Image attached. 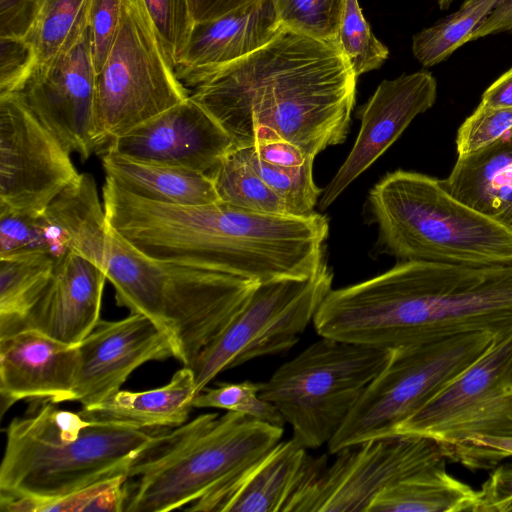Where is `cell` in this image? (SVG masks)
Wrapping results in <instances>:
<instances>
[{
    "mask_svg": "<svg viewBox=\"0 0 512 512\" xmlns=\"http://www.w3.org/2000/svg\"><path fill=\"white\" fill-rule=\"evenodd\" d=\"M237 148L266 184L285 202L291 216H307L314 208L322 190L313 179L314 159L301 166L282 167L259 159L250 146Z\"/></svg>",
    "mask_w": 512,
    "mask_h": 512,
    "instance_id": "obj_32",
    "label": "cell"
},
{
    "mask_svg": "<svg viewBox=\"0 0 512 512\" xmlns=\"http://www.w3.org/2000/svg\"><path fill=\"white\" fill-rule=\"evenodd\" d=\"M16 94L70 153L86 160L96 152V70L87 21Z\"/></svg>",
    "mask_w": 512,
    "mask_h": 512,
    "instance_id": "obj_14",
    "label": "cell"
},
{
    "mask_svg": "<svg viewBox=\"0 0 512 512\" xmlns=\"http://www.w3.org/2000/svg\"><path fill=\"white\" fill-rule=\"evenodd\" d=\"M443 446L448 460L470 470H491L512 458V438L476 435Z\"/></svg>",
    "mask_w": 512,
    "mask_h": 512,
    "instance_id": "obj_39",
    "label": "cell"
},
{
    "mask_svg": "<svg viewBox=\"0 0 512 512\" xmlns=\"http://www.w3.org/2000/svg\"><path fill=\"white\" fill-rule=\"evenodd\" d=\"M208 175L221 202L257 213L289 215L282 198L237 148L232 147Z\"/></svg>",
    "mask_w": 512,
    "mask_h": 512,
    "instance_id": "obj_28",
    "label": "cell"
},
{
    "mask_svg": "<svg viewBox=\"0 0 512 512\" xmlns=\"http://www.w3.org/2000/svg\"><path fill=\"white\" fill-rule=\"evenodd\" d=\"M437 98V82L425 70L383 80L358 111L359 133L351 151L322 190L319 209L328 208L401 136Z\"/></svg>",
    "mask_w": 512,
    "mask_h": 512,
    "instance_id": "obj_16",
    "label": "cell"
},
{
    "mask_svg": "<svg viewBox=\"0 0 512 512\" xmlns=\"http://www.w3.org/2000/svg\"><path fill=\"white\" fill-rule=\"evenodd\" d=\"M313 325L321 337L384 350L470 332L504 338L512 334V264L399 261L331 289Z\"/></svg>",
    "mask_w": 512,
    "mask_h": 512,
    "instance_id": "obj_2",
    "label": "cell"
},
{
    "mask_svg": "<svg viewBox=\"0 0 512 512\" xmlns=\"http://www.w3.org/2000/svg\"><path fill=\"white\" fill-rule=\"evenodd\" d=\"M376 247L399 261L512 264V231L454 197L441 180L398 169L369 191Z\"/></svg>",
    "mask_w": 512,
    "mask_h": 512,
    "instance_id": "obj_5",
    "label": "cell"
},
{
    "mask_svg": "<svg viewBox=\"0 0 512 512\" xmlns=\"http://www.w3.org/2000/svg\"><path fill=\"white\" fill-rule=\"evenodd\" d=\"M261 387L262 383L244 381L204 388L196 395L193 408H218L283 426L284 420L278 410L260 396Z\"/></svg>",
    "mask_w": 512,
    "mask_h": 512,
    "instance_id": "obj_36",
    "label": "cell"
},
{
    "mask_svg": "<svg viewBox=\"0 0 512 512\" xmlns=\"http://www.w3.org/2000/svg\"><path fill=\"white\" fill-rule=\"evenodd\" d=\"M495 339L501 338L470 332L391 350L384 368L328 442L329 452L394 435L399 424L476 361Z\"/></svg>",
    "mask_w": 512,
    "mask_h": 512,
    "instance_id": "obj_8",
    "label": "cell"
},
{
    "mask_svg": "<svg viewBox=\"0 0 512 512\" xmlns=\"http://www.w3.org/2000/svg\"><path fill=\"white\" fill-rule=\"evenodd\" d=\"M477 491L446 466L404 479L379 494L368 512H476Z\"/></svg>",
    "mask_w": 512,
    "mask_h": 512,
    "instance_id": "obj_26",
    "label": "cell"
},
{
    "mask_svg": "<svg viewBox=\"0 0 512 512\" xmlns=\"http://www.w3.org/2000/svg\"><path fill=\"white\" fill-rule=\"evenodd\" d=\"M356 84L337 39L283 26L265 46L209 73L190 95L233 147L285 141L315 158L345 141Z\"/></svg>",
    "mask_w": 512,
    "mask_h": 512,
    "instance_id": "obj_1",
    "label": "cell"
},
{
    "mask_svg": "<svg viewBox=\"0 0 512 512\" xmlns=\"http://www.w3.org/2000/svg\"><path fill=\"white\" fill-rule=\"evenodd\" d=\"M103 270L117 304L165 331L184 366L224 329L258 284L148 257L109 226Z\"/></svg>",
    "mask_w": 512,
    "mask_h": 512,
    "instance_id": "obj_6",
    "label": "cell"
},
{
    "mask_svg": "<svg viewBox=\"0 0 512 512\" xmlns=\"http://www.w3.org/2000/svg\"><path fill=\"white\" fill-rule=\"evenodd\" d=\"M46 401L6 428L0 495L53 500L127 471L156 431L92 422Z\"/></svg>",
    "mask_w": 512,
    "mask_h": 512,
    "instance_id": "obj_4",
    "label": "cell"
},
{
    "mask_svg": "<svg viewBox=\"0 0 512 512\" xmlns=\"http://www.w3.org/2000/svg\"><path fill=\"white\" fill-rule=\"evenodd\" d=\"M43 252L56 261L70 252L63 231L45 214L0 212V257Z\"/></svg>",
    "mask_w": 512,
    "mask_h": 512,
    "instance_id": "obj_30",
    "label": "cell"
},
{
    "mask_svg": "<svg viewBox=\"0 0 512 512\" xmlns=\"http://www.w3.org/2000/svg\"><path fill=\"white\" fill-rule=\"evenodd\" d=\"M321 458L284 512H368L386 489L416 474L446 466L445 448L419 434H394Z\"/></svg>",
    "mask_w": 512,
    "mask_h": 512,
    "instance_id": "obj_11",
    "label": "cell"
},
{
    "mask_svg": "<svg viewBox=\"0 0 512 512\" xmlns=\"http://www.w3.org/2000/svg\"><path fill=\"white\" fill-rule=\"evenodd\" d=\"M78 176L70 152L19 96H0V212L42 213Z\"/></svg>",
    "mask_w": 512,
    "mask_h": 512,
    "instance_id": "obj_13",
    "label": "cell"
},
{
    "mask_svg": "<svg viewBox=\"0 0 512 512\" xmlns=\"http://www.w3.org/2000/svg\"><path fill=\"white\" fill-rule=\"evenodd\" d=\"M324 262L310 278L259 283L224 329L188 366L201 392L221 372L292 348L332 289Z\"/></svg>",
    "mask_w": 512,
    "mask_h": 512,
    "instance_id": "obj_10",
    "label": "cell"
},
{
    "mask_svg": "<svg viewBox=\"0 0 512 512\" xmlns=\"http://www.w3.org/2000/svg\"><path fill=\"white\" fill-rule=\"evenodd\" d=\"M106 280L102 268L69 252L56 262L49 284L18 331L33 329L77 345L100 320Z\"/></svg>",
    "mask_w": 512,
    "mask_h": 512,
    "instance_id": "obj_20",
    "label": "cell"
},
{
    "mask_svg": "<svg viewBox=\"0 0 512 512\" xmlns=\"http://www.w3.org/2000/svg\"><path fill=\"white\" fill-rule=\"evenodd\" d=\"M337 41L357 77L380 68L389 55L388 48L372 33L358 0L345 1Z\"/></svg>",
    "mask_w": 512,
    "mask_h": 512,
    "instance_id": "obj_33",
    "label": "cell"
},
{
    "mask_svg": "<svg viewBox=\"0 0 512 512\" xmlns=\"http://www.w3.org/2000/svg\"><path fill=\"white\" fill-rule=\"evenodd\" d=\"M76 348L73 401L82 406L97 404L119 391L139 366L175 358L168 334L140 313L116 321L99 320Z\"/></svg>",
    "mask_w": 512,
    "mask_h": 512,
    "instance_id": "obj_15",
    "label": "cell"
},
{
    "mask_svg": "<svg viewBox=\"0 0 512 512\" xmlns=\"http://www.w3.org/2000/svg\"><path fill=\"white\" fill-rule=\"evenodd\" d=\"M441 182L454 197L512 231V129L479 151L458 155Z\"/></svg>",
    "mask_w": 512,
    "mask_h": 512,
    "instance_id": "obj_23",
    "label": "cell"
},
{
    "mask_svg": "<svg viewBox=\"0 0 512 512\" xmlns=\"http://www.w3.org/2000/svg\"><path fill=\"white\" fill-rule=\"evenodd\" d=\"M319 459L293 437L279 441L262 458L222 488L195 501L188 511L284 512Z\"/></svg>",
    "mask_w": 512,
    "mask_h": 512,
    "instance_id": "obj_21",
    "label": "cell"
},
{
    "mask_svg": "<svg viewBox=\"0 0 512 512\" xmlns=\"http://www.w3.org/2000/svg\"><path fill=\"white\" fill-rule=\"evenodd\" d=\"M390 354L321 337L262 383L260 396L291 426L295 440L315 449L334 437Z\"/></svg>",
    "mask_w": 512,
    "mask_h": 512,
    "instance_id": "obj_7",
    "label": "cell"
},
{
    "mask_svg": "<svg viewBox=\"0 0 512 512\" xmlns=\"http://www.w3.org/2000/svg\"><path fill=\"white\" fill-rule=\"evenodd\" d=\"M477 497L476 512L512 511V461H503L491 469Z\"/></svg>",
    "mask_w": 512,
    "mask_h": 512,
    "instance_id": "obj_41",
    "label": "cell"
},
{
    "mask_svg": "<svg viewBox=\"0 0 512 512\" xmlns=\"http://www.w3.org/2000/svg\"><path fill=\"white\" fill-rule=\"evenodd\" d=\"M89 0H41L35 25L27 37L37 53V66L50 62L87 21Z\"/></svg>",
    "mask_w": 512,
    "mask_h": 512,
    "instance_id": "obj_31",
    "label": "cell"
},
{
    "mask_svg": "<svg viewBox=\"0 0 512 512\" xmlns=\"http://www.w3.org/2000/svg\"><path fill=\"white\" fill-rule=\"evenodd\" d=\"M450 444L471 436L512 438V334L495 339L468 368L395 429Z\"/></svg>",
    "mask_w": 512,
    "mask_h": 512,
    "instance_id": "obj_12",
    "label": "cell"
},
{
    "mask_svg": "<svg viewBox=\"0 0 512 512\" xmlns=\"http://www.w3.org/2000/svg\"><path fill=\"white\" fill-rule=\"evenodd\" d=\"M497 2L498 0H464L456 12L413 36L414 57L424 67L446 60L454 51L470 42L472 34Z\"/></svg>",
    "mask_w": 512,
    "mask_h": 512,
    "instance_id": "obj_29",
    "label": "cell"
},
{
    "mask_svg": "<svg viewBox=\"0 0 512 512\" xmlns=\"http://www.w3.org/2000/svg\"><path fill=\"white\" fill-rule=\"evenodd\" d=\"M37 66V53L27 38L0 37V96L18 93Z\"/></svg>",
    "mask_w": 512,
    "mask_h": 512,
    "instance_id": "obj_40",
    "label": "cell"
},
{
    "mask_svg": "<svg viewBox=\"0 0 512 512\" xmlns=\"http://www.w3.org/2000/svg\"><path fill=\"white\" fill-rule=\"evenodd\" d=\"M198 394L192 369L184 366L164 386L145 391L119 390L105 400L82 406L84 419L148 431L184 424Z\"/></svg>",
    "mask_w": 512,
    "mask_h": 512,
    "instance_id": "obj_22",
    "label": "cell"
},
{
    "mask_svg": "<svg viewBox=\"0 0 512 512\" xmlns=\"http://www.w3.org/2000/svg\"><path fill=\"white\" fill-rule=\"evenodd\" d=\"M41 0H0V37L27 38L31 33Z\"/></svg>",
    "mask_w": 512,
    "mask_h": 512,
    "instance_id": "obj_42",
    "label": "cell"
},
{
    "mask_svg": "<svg viewBox=\"0 0 512 512\" xmlns=\"http://www.w3.org/2000/svg\"><path fill=\"white\" fill-rule=\"evenodd\" d=\"M77 348L33 329L0 337L2 411L23 399L73 401Z\"/></svg>",
    "mask_w": 512,
    "mask_h": 512,
    "instance_id": "obj_18",
    "label": "cell"
},
{
    "mask_svg": "<svg viewBox=\"0 0 512 512\" xmlns=\"http://www.w3.org/2000/svg\"><path fill=\"white\" fill-rule=\"evenodd\" d=\"M250 147L259 159L271 165L296 167L314 159L308 157L297 146L285 141L261 142Z\"/></svg>",
    "mask_w": 512,
    "mask_h": 512,
    "instance_id": "obj_43",
    "label": "cell"
},
{
    "mask_svg": "<svg viewBox=\"0 0 512 512\" xmlns=\"http://www.w3.org/2000/svg\"><path fill=\"white\" fill-rule=\"evenodd\" d=\"M189 96L137 1L125 0L118 34L96 73V152Z\"/></svg>",
    "mask_w": 512,
    "mask_h": 512,
    "instance_id": "obj_9",
    "label": "cell"
},
{
    "mask_svg": "<svg viewBox=\"0 0 512 512\" xmlns=\"http://www.w3.org/2000/svg\"><path fill=\"white\" fill-rule=\"evenodd\" d=\"M282 27L272 0H254L216 19L193 23L174 73L185 87L194 88L215 69L265 46Z\"/></svg>",
    "mask_w": 512,
    "mask_h": 512,
    "instance_id": "obj_19",
    "label": "cell"
},
{
    "mask_svg": "<svg viewBox=\"0 0 512 512\" xmlns=\"http://www.w3.org/2000/svg\"><path fill=\"white\" fill-rule=\"evenodd\" d=\"M44 212L67 237L70 252L103 269L108 225L92 175L79 174Z\"/></svg>",
    "mask_w": 512,
    "mask_h": 512,
    "instance_id": "obj_25",
    "label": "cell"
},
{
    "mask_svg": "<svg viewBox=\"0 0 512 512\" xmlns=\"http://www.w3.org/2000/svg\"><path fill=\"white\" fill-rule=\"evenodd\" d=\"M346 0H272L282 26L322 40H335Z\"/></svg>",
    "mask_w": 512,
    "mask_h": 512,
    "instance_id": "obj_34",
    "label": "cell"
},
{
    "mask_svg": "<svg viewBox=\"0 0 512 512\" xmlns=\"http://www.w3.org/2000/svg\"><path fill=\"white\" fill-rule=\"evenodd\" d=\"M232 147L229 134L190 95L116 137L104 151L209 174Z\"/></svg>",
    "mask_w": 512,
    "mask_h": 512,
    "instance_id": "obj_17",
    "label": "cell"
},
{
    "mask_svg": "<svg viewBox=\"0 0 512 512\" xmlns=\"http://www.w3.org/2000/svg\"><path fill=\"white\" fill-rule=\"evenodd\" d=\"M283 435V426L241 413H205L157 433L136 455L124 484L125 512H166L237 478Z\"/></svg>",
    "mask_w": 512,
    "mask_h": 512,
    "instance_id": "obj_3",
    "label": "cell"
},
{
    "mask_svg": "<svg viewBox=\"0 0 512 512\" xmlns=\"http://www.w3.org/2000/svg\"><path fill=\"white\" fill-rule=\"evenodd\" d=\"M503 32H512V0H498L484 22L472 34L470 41Z\"/></svg>",
    "mask_w": 512,
    "mask_h": 512,
    "instance_id": "obj_44",
    "label": "cell"
},
{
    "mask_svg": "<svg viewBox=\"0 0 512 512\" xmlns=\"http://www.w3.org/2000/svg\"><path fill=\"white\" fill-rule=\"evenodd\" d=\"M56 262L43 252L0 257V337L18 331L49 284Z\"/></svg>",
    "mask_w": 512,
    "mask_h": 512,
    "instance_id": "obj_27",
    "label": "cell"
},
{
    "mask_svg": "<svg viewBox=\"0 0 512 512\" xmlns=\"http://www.w3.org/2000/svg\"><path fill=\"white\" fill-rule=\"evenodd\" d=\"M455 0H438V4L441 9H447Z\"/></svg>",
    "mask_w": 512,
    "mask_h": 512,
    "instance_id": "obj_47",
    "label": "cell"
},
{
    "mask_svg": "<svg viewBox=\"0 0 512 512\" xmlns=\"http://www.w3.org/2000/svg\"><path fill=\"white\" fill-rule=\"evenodd\" d=\"M125 0H89L87 24L96 73L102 68L118 34Z\"/></svg>",
    "mask_w": 512,
    "mask_h": 512,
    "instance_id": "obj_38",
    "label": "cell"
},
{
    "mask_svg": "<svg viewBox=\"0 0 512 512\" xmlns=\"http://www.w3.org/2000/svg\"><path fill=\"white\" fill-rule=\"evenodd\" d=\"M136 1L174 69L193 26L189 0Z\"/></svg>",
    "mask_w": 512,
    "mask_h": 512,
    "instance_id": "obj_35",
    "label": "cell"
},
{
    "mask_svg": "<svg viewBox=\"0 0 512 512\" xmlns=\"http://www.w3.org/2000/svg\"><path fill=\"white\" fill-rule=\"evenodd\" d=\"M512 129V108L490 107L479 103L461 124L456 136L458 155L479 151Z\"/></svg>",
    "mask_w": 512,
    "mask_h": 512,
    "instance_id": "obj_37",
    "label": "cell"
},
{
    "mask_svg": "<svg viewBox=\"0 0 512 512\" xmlns=\"http://www.w3.org/2000/svg\"><path fill=\"white\" fill-rule=\"evenodd\" d=\"M480 103L490 107L512 108V68L484 91Z\"/></svg>",
    "mask_w": 512,
    "mask_h": 512,
    "instance_id": "obj_46",
    "label": "cell"
},
{
    "mask_svg": "<svg viewBox=\"0 0 512 512\" xmlns=\"http://www.w3.org/2000/svg\"><path fill=\"white\" fill-rule=\"evenodd\" d=\"M101 155L106 176L136 196L174 205L220 201L208 174L135 160L110 150Z\"/></svg>",
    "mask_w": 512,
    "mask_h": 512,
    "instance_id": "obj_24",
    "label": "cell"
},
{
    "mask_svg": "<svg viewBox=\"0 0 512 512\" xmlns=\"http://www.w3.org/2000/svg\"><path fill=\"white\" fill-rule=\"evenodd\" d=\"M254 0H189L193 23L216 19Z\"/></svg>",
    "mask_w": 512,
    "mask_h": 512,
    "instance_id": "obj_45",
    "label": "cell"
}]
</instances>
